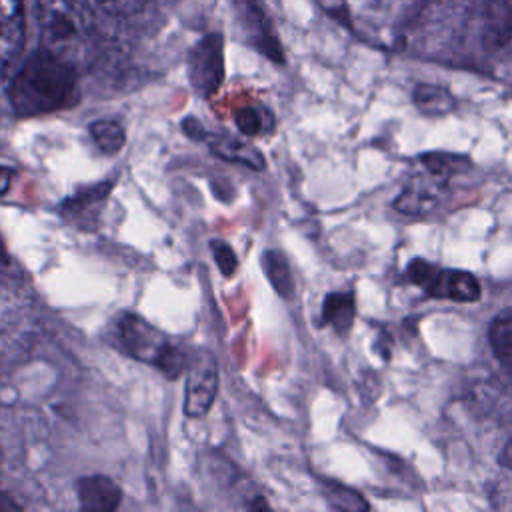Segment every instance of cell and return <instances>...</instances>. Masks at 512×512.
Segmentation results:
<instances>
[{
    "mask_svg": "<svg viewBox=\"0 0 512 512\" xmlns=\"http://www.w3.org/2000/svg\"><path fill=\"white\" fill-rule=\"evenodd\" d=\"M500 464L506 466L508 470H512V438L508 440V444L504 446V450L500 454Z\"/></svg>",
    "mask_w": 512,
    "mask_h": 512,
    "instance_id": "cell-25",
    "label": "cell"
},
{
    "mask_svg": "<svg viewBox=\"0 0 512 512\" xmlns=\"http://www.w3.org/2000/svg\"><path fill=\"white\" fill-rule=\"evenodd\" d=\"M482 40L490 50H498L512 40V0H486Z\"/></svg>",
    "mask_w": 512,
    "mask_h": 512,
    "instance_id": "cell-10",
    "label": "cell"
},
{
    "mask_svg": "<svg viewBox=\"0 0 512 512\" xmlns=\"http://www.w3.org/2000/svg\"><path fill=\"white\" fill-rule=\"evenodd\" d=\"M42 48L80 64L94 42V14L88 0H36Z\"/></svg>",
    "mask_w": 512,
    "mask_h": 512,
    "instance_id": "cell-2",
    "label": "cell"
},
{
    "mask_svg": "<svg viewBox=\"0 0 512 512\" xmlns=\"http://www.w3.org/2000/svg\"><path fill=\"white\" fill-rule=\"evenodd\" d=\"M76 92V66L40 48L12 76L8 98L18 116H40L64 108Z\"/></svg>",
    "mask_w": 512,
    "mask_h": 512,
    "instance_id": "cell-1",
    "label": "cell"
},
{
    "mask_svg": "<svg viewBox=\"0 0 512 512\" xmlns=\"http://www.w3.org/2000/svg\"><path fill=\"white\" fill-rule=\"evenodd\" d=\"M412 102L426 116H446L456 108L452 92L438 84H418L412 92Z\"/></svg>",
    "mask_w": 512,
    "mask_h": 512,
    "instance_id": "cell-12",
    "label": "cell"
},
{
    "mask_svg": "<svg viewBox=\"0 0 512 512\" xmlns=\"http://www.w3.org/2000/svg\"><path fill=\"white\" fill-rule=\"evenodd\" d=\"M420 164L424 166V170L430 176H434L442 182H450L454 176H460L472 168V162L468 156L452 154V152H438V150L422 154Z\"/></svg>",
    "mask_w": 512,
    "mask_h": 512,
    "instance_id": "cell-13",
    "label": "cell"
},
{
    "mask_svg": "<svg viewBox=\"0 0 512 512\" xmlns=\"http://www.w3.org/2000/svg\"><path fill=\"white\" fill-rule=\"evenodd\" d=\"M12 176H14V170H12V168L0 166V194H4V192L10 188Z\"/></svg>",
    "mask_w": 512,
    "mask_h": 512,
    "instance_id": "cell-24",
    "label": "cell"
},
{
    "mask_svg": "<svg viewBox=\"0 0 512 512\" xmlns=\"http://www.w3.org/2000/svg\"><path fill=\"white\" fill-rule=\"evenodd\" d=\"M110 188H112V182H100V184H94L90 188L76 192L72 198H68L62 204V214H66L68 218L80 220L86 212L100 208L104 204V200L110 194Z\"/></svg>",
    "mask_w": 512,
    "mask_h": 512,
    "instance_id": "cell-17",
    "label": "cell"
},
{
    "mask_svg": "<svg viewBox=\"0 0 512 512\" xmlns=\"http://www.w3.org/2000/svg\"><path fill=\"white\" fill-rule=\"evenodd\" d=\"M406 280L420 286L422 292L436 300L476 302L482 296L480 282L474 274L454 268H438L422 258H414L406 266Z\"/></svg>",
    "mask_w": 512,
    "mask_h": 512,
    "instance_id": "cell-4",
    "label": "cell"
},
{
    "mask_svg": "<svg viewBox=\"0 0 512 512\" xmlns=\"http://www.w3.org/2000/svg\"><path fill=\"white\" fill-rule=\"evenodd\" d=\"M184 132L194 138V140H200V138H206V132L202 128V124H198L194 118H186L184 120Z\"/></svg>",
    "mask_w": 512,
    "mask_h": 512,
    "instance_id": "cell-23",
    "label": "cell"
},
{
    "mask_svg": "<svg viewBox=\"0 0 512 512\" xmlns=\"http://www.w3.org/2000/svg\"><path fill=\"white\" fill-rule=\"evenodd\" d=\"M76 492L80 506L92 512H112L120 506L122 500L120 486L110 476L102 474L80 478L76 484Z\"/></svg>",
    "mask_w": 512,
    "mask_h": 512,
    "instance_id": "cell-9",
    "label": "cell"
},
{
    "mask_svg": "<svg viewBox=\"0 0 512 512\" xmlns=\"http://www.w3.org/2000/svg\"><path fill=\"white\" fill-rule=\"evenodd\" d=\"M234 122L238 130L246 136H260L266 132H272L274 128V116L270 110L262 106H242L234 114Z\"/></svg>",
    "mask_w": 512,
    "mask_h": 512,
    "instance_id": "cell-18",
    "label": "cell"
},
{
    "mask_svg": "<svg viewBox=\"0 0 512 512\" xmlns=\"http://www.w3.org/2000/svg\"><path fill=\"white\" fill-rule=\"evenodd\" d=\"M488 342L500 366L512 378V314L494 318L488 328Z\"/></svg>",
    "mask_w": 512,
    "mask_h": 512,
    "instance_id": "cell-16",
    "label": "cell"
},
{
    "mask_svg": "<svg viewBox=\"0 0 512 512\" xmlns=\"http://www.w3.org/2000/svg\"><path fill=\"white\" fill-rule=\"evenodd\" d=\"M24 44V0H0V82L8 76Z\"/></svg>",
    "mask_w": 512,
    "mask_h": 512,
    "instance_id": "cell-8",
    "label": "cell"
},
{
    "mask_svg": "<svg viewBox=\"0 0 512 512\" xmlns=\"http://www.w3.org/2000/svg\"><path fill=\"white\" fill-rule=\"evenodd\" d=\"M262 268L276 294H280L282 298L294 296V276L286 256L280 250H266L262 254Z\"/></svg>",
    "mask_w": 512,
    "mask_h": 512,
    "instance_id": "cell-14",
    "label": "cell"
},
{
    "mask_svg": "<svg viewBox=\"0 0 512 512\" xmlns=\"http://www.w3.org/2000/svg\"><path fill=\"white\" fill-rule=\"evenodd\" d=\"M98 6L112 16H130L140 12L148 0H96Z\"/></svg>",
    "mask_w": 512,
    "mask_h": 512,
    "instance_id": "cell-22",
    "label": "cell"
},
{
    "mask_svg": "<svg viewBox=\"0 0 512 512\" xmlns=\"http://www.w3.org/2000/svg\"><path fill=\"white\" fill-rule=\"evenodd\" d=\"M224 78V50L220 36H206L190 54V82L202 96L218 90Z\"/></svg>",
    "mask_w": 512,
    "mask_h": 512,
    "instance_id": "cell-6",
    "label": "cell"
},
{
    "mask_svg": "<svg viewBox=\"0 0 512 512\" xmlns=\"http://www.w3.org/2000/svg\"><path fill=\"white\" fill-rule=\"evenodd\" d=\"M210 248H212L214 260H216L220 272H222L224 276H232V274L236 272V268H238V258H236L232 246L226 244L224 240H212V242H210Z\"/></svg>",
    "mask_w": 512,
    "mask_h": 512,
    "instance_id": "cell-21",
    "label": "cell"
},
{
    "mask_svg": "<svg viewBox=\"0 0 512 512\" xmlns=\"http://www.w3.org/2000/svg\"><path fill=\"white\" fill-rule=\"evenodd\" d=\"M118 330L126 354L134 356L136 360L154 366L168 378H178L186 370L190 356L144 318L126 314L120 320Z\"/></svg>",
    "mask_w": 512,
    "mask_h": 512,
    "instance_id": "cell-3",
    "label": "cell"
},
{
    "mask_svg": "<svg viewBox=\"0 0 512 512\" xmlns=\"http://www.w3.org/2000/svg\"><path fill=\"white\" fill-rule=\"evenodd\" d=\"M218 394V364L206 350L194 352L186 366L184 414L188 418H202L214 404Z\"/></svg>",
    "mask_w": 512,
    "mask_h": 512,
    "instance_id": "cell-5",
    "label": "cell"
},
{
    "mask_svg": "<svg viewBox=\"0 0 512 512\" xmlns=\"http://www.w3.org/2000/svg\"><path fill=\"white\" fill-rule=\"evenodd\" d=\"M322 484L326 488V498H328L332 508H338V510H370V504L356 490H352V488H348L340 482H334V480H322Z\"/></svg>",
    "mask_w": 512,
    "mask_h": 512,
    "instance_id": "cell-20",
    "label": "cell"
},
{
    "mask_svg": "<svg viewBox=\"0 0 512 512\" xmlns=\"http://www.w3.org/2000/svg\"><path fill=\"white\" fill-rule=\"evenodd\" d=\"M234 6L240 16L246 38L254 44V48L258 52H262L264 56L272 58L274 62H282V46L278 42L274 26H272L266 10L260 6V2L258 0H234Z\"/></svg>",
    "mask_w": 512,
    "mask_h": 512,
    "instance_id": "cell-7",
    "label": "cell"
},
{
    "mask_svg": "<svg viewBox=\"0 0 512 512\" xmlns=\"http://www.w3.org/2000/svg\"><path fill=\"white\" fill-rule=\"evenodd\" d=\"M90 134H92L96 146L104 154H116L118 150H122V146L126 142L124 128L114 120H96V122H92L90 124Z\"/></svg>",
    "mask_w": 512,
    "mask_h": 512,
    "instance_id": "cell-19",
    "label": "cell"
},
{
    "mask_svg": "<svg viewBox=\"0 0 512 512\" xmlns=\"http://www.w3.org/2000/svg\"><path fill=\"white\" fill-rule=\"evenodd\" d=\"M356 316V302H354V292H330L324 296L322 304V320L330 328H334L336 334L344 336Z\"/></svg>",
    "mask_w": 512,
    "mask_h": 512,
    "instance_id": "cell-11",
    "label": "cell"
},
{
    "mask_svg": "<svg viewBox=\"0 0 512 512\" xmlns=\"http://www.w3.org/2000/svg\"><path fill=\"white\" fill-rule=\"evenodd\" d=\"M212 150H214L216 156H220V158H224L228 162H238V164L248 166V168H252L256 172L264 170V166H266L264 156H262V152L256 146L244 144V142H240L236 138H220V140H216L212 144Z\"/></svg>",
    "mask_w": 512,
    "mask_h": 512,
    "instance_id": "cell-15",
    "label": "cell"
}]
</instances>
